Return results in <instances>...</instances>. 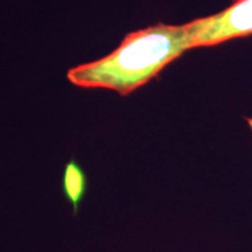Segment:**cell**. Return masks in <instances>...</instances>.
<instances>
[{
    "label": "cell",
    "mask_w": 252,
    "mask_h": 252,
    "mask_svg": "<svg viewBox=\"0 0 252 252\" xmlns=\"http://www.w3.org/2000/svg\"><path fill=\"white\" fill-rule=\"evenodd\" d=\"M190 49L187 25L157 24L126 34L113 52L69 69L67 78L74 86L109 89L126 96Z\"/></svg>",
    "instance_id": "6da1fadb"
},
{
    "label": "cell",
    "mask_w": 252,
    "mask_h": 252,
    "mask_svg": "<svg viewBox=\"0 0 252 252\" xmlns=\"http://www.w3.org/2000/svg\"><path fill=\"white\" fill-rule=\"evenodd\" d=\"M191 49L252 35V0H236L209 17L187 23Z\"/></svg>",
    "instance_id": "7a4b0ae2"
},
{
    "label": "cell",
    "mask_w": 252,
    "mask_h": 252,
    "mask_svg": "<svg viewBox=\"0 0 252 252\" xmlns=\"http://www.w3.org/2000/svg\"><path fill=\"white\" fill-rule=\"evenodd\" d=\"M89 189V178L80 162L70 159L63 166L61 178V191L65 200L72 206V213L76 216L82 202Z\"/></svg>",
    "instance_id": "3957f363"
},
{
    "label": "cell",
    "mask_w": 252,
    "mask_h": 252,
    "mask_svg": "<svg viewBox=\"0 0 252 252\" xmlns=\"http://www.w3.org/2000/svg\"><path fill=\"white\" fill-rule=\"evenodd\" d=\"M247 122H248V124H249V126H250V128L252 131V118H247Z\"/></svg>",
    "instance_id": "277c9868"
}]
</instances>
